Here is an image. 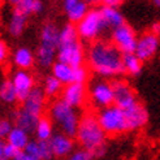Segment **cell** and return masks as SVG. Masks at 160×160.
Masks as SVG:
<instances>
[{
	"instance_id": "cell-1",
	"label": "cell",
	"mask_w": 160,
	"mask_h": 160,
	"mask_svg": "<svg viewBox=\"0 0 160 160\" xmlns=\"http://www.w3.org/2000/svg\"><path fill=\"white\" fill-rule=\"evenodd\" d=\"M122 56L124 53L112 42L97 41L90 46L87 61L95 73L108 78L125 73Z\"/></svg>"
},
{
	"instance_id": "cell-2",
	"label": "cell",
	"mask_w": 160,
	"mask_h": 160,
	"mask_svg": "<svg viewBox=\"0 0 160 160\" xmlns=\"http://www.w3.org/2000/svg\"><path fill=\"white\" fill-rule=\"evenodd\" d=\"M106 135V132L99 124L98 116H95L94 113H85L79 118L76 137L83 150L94 154L97 150L104 147Z\"/></svg>"
},
{
	"instance_id": "cell-3",
	"label": "cell",
	"mask_w": 160,
	"mask_h": 160,
	"mask_svg": "<svg viewBox=\"0 0 160 160\" xmlns=\"http://www.w3.org/2000/svg\"><path fill=\"white\" fill-rule=\"evenodd\" d=\"M50 112L51 117L60 125L64 134H67L70 138L76 137L79 125V118L73 107H70L68 103L60 99L53 103Z\"/></svg>"
},
{
	"instance_id": "cell-4",
	"label": "cell",
	"mask_w": 160,
	"mask_h": 160,
	"mask_svg": "<svg viewBox=\"0 0 160 160\" xmlns=\"http://www.w3.org/2000/svg\"><path fill=\"white\" fill-rule=\"evenodd\" d=\"M97 116L99 120V124L103 128V130L106 132V134L116 135L129 132L125 112L116 104H112L109 107L100 109Z\"/></svg>"
},
{
	"instance_id": "cell-5",
	"label": "cell",
	"mask_w": 160,
	"mask_h": 160,
	"mask_svg": "<svg viewBox=\"0 0 160 160\" xmlns=\"http://www.w3.org/2000/svg\"><path fill=\"white\" fill-rule=\"evenodd\" d=\"M104 30H107V28L103 21L100 9H90L83 20L77 23L78 35L85 41H94Z\"/></svg>"
},
{
	"instance_id": "cell-6",
	"label": "cell",
	"mask_w": 160,
	"mask_h": 160,
	"mask_svg": "<svg viewBox=\"0 0 160 160\" xmlns=\"http://www.w3.org/2000/svg\"><path fill=\"white\" fill-rule=\"evenodd\" d=\"M90 99L97 108H106L115 104V92L112 82H107L104 79H97L90 86Z\"/></svg>"
},
{
	"instance_id": "cell-7",
	"label": "cell",
	"mask_w": 160,
	"mask_h": 160,
	"mask_svg": "<svg viewBox=\"0 0 160 160\" xmlns=\"http://www.w3.org/2000/svg\"><path fill=\"white\" fill-rule=\"evenodd\" d=\"M137 42H138V38L135 35V31L129 25H126V23L112 30V43L124 55L134 53L135 48H137Z\"/></svg>"
},
{
	"instance_id": "cell-8",
	"label": "cell",
	"mask_w": 160,
	"mask_h": 160,
	"mask_svg": "<svg viewBox=\"0 0 160 160\" xmlns=\"http://www.w3.org/2000/svg\"><path fill=\"white\" fill-rule=\"evenodd\" d=\"M58 59L59 61L68 64L72 68L82 67L85 55L79 41L68 43V44H60L58 48Z\"/></svg>"
},
{
	"instance_id": "cell-9",
	"label": "cell",
	"mask_w": 160,
	"mask_h": 160,
	"mask_svg": "<svg viewBox=\"0 0 160 160\" xmlns=\"http://www.w3.org/2000/svg\"><path fill=\"white\" fill-rule=\"evenodd\" d=\"M160 47V38L158 34H154L152 31H147V33L142 34L138 38L137 48H135V55L142 60L147 61L151 60L156 55Z\"/></svg>"
},
{
	"instance_id": "cell-10",
	"label": "cell",
	"mask_w": 160,
	"mask_h": 160,
	"mask_svg": "<svg viewBox=\"0 0 160 160\" xmlns=\"http://www.w3.org/2000/svg\"><path fill=\"white\" fill-rule=\"evenodd\" d=\"M112 87H113V92H115V104L121 109L125 111L135 106L139 102L137 99V95H135L134 90L125 81L116 79V81L112 82Z\"/></svg>"
},
{
	"instance_id": "cell-11",
	"label": "cell",
	"mask_w": 160,
	"mask_h": 160,
	"mask_svg": "<svg viewBox=\"0 0 160 160\" xmlns=\"http://www.w3.org/2000/svg\"><path fill=\"white\" fill-rule=\"evenodd\" d=\"M12 82L16 87V92H17V100L18 102H25L29 97L31 90L34 89V79L33 76L28 73L26 70L20 69L16 72Z\"/></svg>"
},
{
	"instance_id": "cell-12",
	"label": "cell",
	"mask_w": 160,
	"mask_h": 160,
	"mask_svg": "<svg viewBox=\"0 0 160 160\" xmlns=\"http://www.w3.org/2000/svg\"><path fill=\"white\" fill-rule=\"evenodd\" d=\"M124 112H125V116H126L129 130H138L141 128L145 126L148 121V112L141 102H138L135 106L125 109Z\"/></svg>"
},
{
	"instance_id": "cell-13",
	"label": "cell",
	"mask_w": 160,
	"mask_h": 160,
	"mask_svg": "<svg viewBox=\"0 0 160 160\" xmlns=\"http://www.w3.org/2000/svg\"><path fill=\"white\" fill-rule=\"evenodd\" d=\"M86 86L83 83H70L62 90V100L70 107H81L86 100Z\"/></svg>"
},
{
	"instance_id": "cell-14",
	"label": "cell",
	"mask_w": 160,
	"mask_h": 160,
	"mask_svg": "<svg viewBox=\"0 0 160 160\" xmlns=\"http://www.w3.org/2000/svg\"><path fill=\"white\" fill-rule=\"evenodd\" d=\"M39 118L41 117H37L34 115H31L30 112H28L23 107L13 112V120L16 122V126L21 128V129L25 130L28 134L34 133L37 130Z\"/></svg>"
},
{
	"instance_id": "cell-15",
	"label": "cell",
	"mask_w": 160,
	"mask_h": 160,
	"mask_svg": "<svg viewBox=\"0 0 160 160\" xmlns=\"http://www.w3.org/2000/svg\"><path fill=\"white\" fill-rule=\"evenodd\" d=\"M23 108L31 115L37 117H42V112L44 108V92L39 87H34L29 94L28 99L23 102Z\"/></svg>"
},
{
	"instance_id": "cell-16",
	"label": "cell",
	"mask_w": 160,
	"mask_h": 160,
	"mask_svg": "<svg viewBox=\"0 0 160 160\" xmlns=\"http://www.w3.org/2000/svg\"><path fill=\"white\" fill-rule=\"evenodd\" d=\"M100 13H102L103 21H104L107 29L115 30V29L122 26L124 23H125L124 16L121 14V12H120L117 8L102 7V8H100Z\"/></svg>"
},
{
	"instance_id": "cell-17",
	"label": "cell",
	"mask_w": 160,
	"mask_h": 160,
	"mask_svg": "<svg viewBox=\"0 0 160 160\" xmlns=\"http://www.w3.org/2000/svg\"><path fill=\"white\" fill-rule=\"evenodd\" d=\"M51 141V145H52V150H53V154L56 156H65L68 155L72 148H73V141H72L70 137H68L67 134H55L52 135Z\"/></svg>"
},
{
	"instance_id": "cell-18",
	"label": "cell",
	"mask_w": 160,
	"mask_h": 160,
	"mask_svg": "<svg viewBox=\"0 0 160 160\" xmlns=\"http://www.w3.org/2000/svg\"><path fill=\"white\" fill-rule=\"evenodd\" d=\"M52 76L58 78L61 83L70 85L74 82V68H72L65 62L58 61L52 67Z\"/></svg>"
},
{
	"instance_id": "cell-19",
	"label": "cell",
	"mask_w": 160,
	"mask_h": 160,
	"mask_svg": "<svg viewBox=\"0 0 160 160\" xmlns=\"http://www.w3.org/2000/svg\"><path fill=\"white\" fill-rule=\"evenodd\" d=\"M59 41H60V31L58 30L53 23H46L41 31V44L51 46L55 48H59Z\"/></svg>"
},
{
	"instance_id": "cell-20",
	"label": "cell",
	"mask_w": 160,
	"mask_h": 160,
	"mask_svg": "<svg viewBox=\"0 0 160 160\" xmlns=\"http://www.w3.org/2000/svg\"><path fill=\"white\" fill-rule=\"evenodd\" d=\"M56 50H58V48L51 47V46H46V44L39 46L38 53H37V60H38L39 65L43 67V68H48V67L53 65Z\"/></svg>"
},
{
	"instance_id": "cell-21",
	"label": "cell",
	"mask_w": 160,
	"mask_h": 160,
	"mask_svg": "<svg viewBox=\"0 0 160 160\" xmlns=\"http://www.w3.org/2000/svg\"><path fill=\"white\" fill-rule=\"evenodd\" d=\"M122 61L125 73H129L130 76H138L142 72L143 61L135 53H125L122 56Z\"/></svg>"
},
{
	"instance_id": "cell-22",
	"label": "cell",
	"mask_w": 160,
	"mask_h": 160,
	"mask_svg": "<svg viewBox=\"0 0 160 160\" xmlns=\"http://www.w3.org/2000/svg\"><path fill=\"white\" fill-rule=\"evenodd\" d=\"M7 139H8V143H11V145H13L18 150H25L28 143L30 142L29 134L25 130H22L21 128H17V126L13 128L12 132L9 133V135L7 137Z\"/></svg>"
},
{
	"instance_id": "cell-23",
	"label": "cell",
	"mask_w": 160,
	"mask_h": 160,
	"mask_svg": "<svg viewBox=\"0 0 160 160\" xmlns=\"http://www.w3.org/2000/svg\"><path fill=\"white\" fill-rule=\"evenodd\" d=\"M26 16L22 14L17 11H13L12 13V17H11V21H9V26H8V30L12 37H20L22 34L23 29H25V25H26Z\"/></svg>"
},
{
	"instance_id": "cell-24",
	"label": "cell",
	"mask_w": 160,
	"mask_h": 160,
	"mask_svg": "<svg viewBox=\"0 0 160 160\" xmlns=\"http://www.w3.org/2000/svg\"><path fill=\"white\" fill-rule=\"evenodd\" d=\"M13 60H14V64L18 68L25 70V69H28V68H30L31 65H33L34 56H33V53H31L30 50L25 48V47H21V48H18L14 52Z\"/></svg>"
},
{
	"instance_id": "cell-25",
	"label": "cell",
	"mask_w": 160,
	"mask_h": 160,
	"mask_svg": "<svg viewBox=\"0 0 160 160\" xmlns=\"http://www.w3.org/2000/svg\"><path fill=\"white\" fill-rule=\"evenodd\" d=\"M89 11H90V9H89V4H87L85 0H83V2L77 3L74 7H72L68 11L69 21H70L72 23H78V22H81Z\"/></svg>"
},
{
	"instance_id": "cell-26",
	"label": "cell",
	"mask_w": 160,
	"mask_h": 160,
	"mask_svg": "<svg viewBox=\"0 0 160 160\" xmlns=\"http://www.w3.org/2000/svg\"><path fill=\"white\" fill-rule=\"evenodd\" d=\"M0 100L4 103H14L17 100V92H16V87L11 79L0 83Z\"/></svg>"
},
{
	"instance_id": "cell-27",
	"label": "cell",
	"mask_w": 160,
	"mask_h": 160,
	"mask_svg": "<svg viewBox=\"0 0 160 160\" xmlns=\"http://www.w3.org/2000/svg\"><path fill=\"white\" fill-rule=\"evenodd\" d=\"M37 137L38 141H44V139H51V134H52V124L51 120L46 116H42L39 118V122L37 126Z\"/></svg>"
},
{
	"instance_id": "cell-28",
	"label": "cell",
	"mask_w": 160,
	"mask_h": 160,
	"mask_svg": "<svg viewBox=\"0 0 160 160\" xmlns=\"http://www.w3.org/2000/svg\"><path fill=\"white\" fill-rule=\"evenodd\" d=\"M78 31H77V26H74L73 23H68L61 30H60V41H59V46L60 44H68V43H73L78 41Z\"/></svg>"
},
{
	"instance_id": "cell-29",
	"label": "cell",
	"mask_w": 160,
	"mask_h": 160,
	"mask_svg": "<svg viewBox=\"0 0 160 160\" xmlns=\"http://www.w3.org/2000/svg\"><path fill=\"white\" fill-rule=\"evenodd\" d=\"M62 83L59 81L56 77L50 76L46 78V82H44V92L48 95V97H55L56 94H59L61 91V86Z\"/></svg>"
},
{
	"instance_id": "cell-30",
	"label": "cell",
	"mask_w": 160,
	"mask_h": 160,
	"mask_svg": "<svg viewBox=\"0 0 160 160\" xmlns=\"http://www.w3.org/2000/svg\"><path fill=\"white\" fill-rule=\"evenodd\" d=\"M39 145V152H41V160H50L52 159L53 150H52V145L50 139H44V141H38Z\"/></svg>"
},
{
	"instance_id": "cell-31",
	"label": "cell",
	"mask_w": 160,
	"mask_h": 160,
	"mask_svg": "<svg viewBox=\"0 0 160 160\" xmlns=\"http://www.w3.org/2000/svg\"><path fill=\"white\" fill-rule=\"evenodd\" d=\"M34 3H35V0H22L17 7H14V9L22 14H25L28 17L31 12L34 13Z\"/></svg>"
},
{
	"instance_id": "cell-32",
	"label": "cell",
	"mask_w": 160,
	"mask_h": 160,
	"mask_svg": "<svg viewBox=\"0 0 160 160\" xmlns=\"http://www.w3.org/2000/svg\"><path fill=\"white\" fill-rule=\"evenodd\" d=\"M87 76H89V72H87V69L83 65L74 68V82L73 83H83L85 85Z\"/></svg>"
},
{
	"instance_id": "cell-33",
	"label": "cell",
	"mask_w": 160,
	"mask_h": 160,
	"mask_svg": "<svg viewBox=\"0 0 160 160\" xmlns=\"http://www.w3.org/2000/svg\"><path fill=\"white\" fill-rule=\"evenodd\" d=\"M92 158H94V155L90 151L79 150V151H76V152L72 154L68 160H92Z\"/></svg>"
},
{
	"instance_id": "cell-34",
	"label": "cell",
	"mask_w": 160,
	"mask_h": 160,
	"mask_svg": "<svg viewBox=\"0 0 160 160\" xmlns=\"http://www.w3.org/2000/svg\"><path fill=\"white\" fill-rule=\"evenodd\" d=\"M23 151H25L28 155L37 156V158L41 159V152H39V145H38V142H35V141L29 142L28 146L25 147V150H23Z\"/></svg>"
},
{
	"instance_id": "cell-35",
	"label": "cell",
	"mask_w": 160,
	"mask_h": 160,
	"mask_svg": "<svg viewBox=\"0 0 160 160\" xmlns=\"http://www.w3.org/2000/svg\"><path fill=\"white\" fill-rule=\"evenodd\" d=\"M12 124L8 120H0V138L8 137L9 133L12 132Z\"/></svg>"
},
{
	"instance_id": "cell-36",
	"label": "cell",
	"mask_w": 160,
	"mask_h": 160,
	"mask_svg": "<svg viewBox=\"0 0 160 160\" xmlns=\"http://www.w3.org/2000/svg\"><path fill=\"white\" fill-rule=\"evenodd\" d=\"M18 148H16L13 145H11V143H5V147H4V156L7 158V159H12L13 160V158L18 154Z\"/></svg>"
},
{
	"instance_id": "cell-37",
	"label": "cell",
	"mask_w": 160,
	"mask_h": 160,
	"mask_svg": "<svg viewBox=\"0 0 160 160\" xmlns=\"http://www.w3.org/2000/svg\"><path fill=\"white\" fill-rule=\"evenodd\" d=\"M100 3L103 7H108V8H117L120 4L122 3V0H100Z\"/></svg>"
},
{
	"instance_id": "cell-38",
	"label": "cell",
	"mask_w": 160,
	"mask_h": 160,
	"mask_svg": "<svg viewBox=\"0 0 160 160\" xmlns=\"http://www.w3.org/2000/svg\"><path fill=\"white\" fill-rule=\"evenodd\" d=\"M7 56H8V47L3 41H0V62H3L7 59Z\"/></svg>"
},
{
	"instance_id": "cell-39",
	"label": "cell",
	"mask_w": 160,
	"mask_h": 160,
	"mask_svg": "<svg viewBox=\"0 0 160 160\" xmlns=\"http://www.w3.org/2000/svg\"><path fill=\"white\" fill-rule=\"evenodd\" d=\"M79 2H82V0H64V8H65V11L68 12L72 7H74Z\"/></svg>"
},
{
	"instance_id": "cell-40",
	"label": "cell",
	"mask_w": 160,
	"mask_h": 160,
	"mask_svg": "<svg viewBox=\"0 0 160 160\" xmlns=\"http://www.w3.org/2000/svg\"><path fill=\"white\" fill-rule=\"evenodd\" d=\"M43 9V4L41 0H35V3H34V13H39V12H42Z\"/></svg>"
},
{
	"instance_id": "cell-41",
	"label": "cell",
	"mask_w": 160,
	"mask_h": 160,
	"mask_svg": "<svg viewBox=\"0 0 160 160\" xmlns=\"http://www.w3.org/2000/svg\"><path fill=\"white\" fill-rule=\"evenodd\" d=\"M13 160H26V152L23 150H20L18 154L13 158Z\"/></svg>"
},
{
	"instance_id": "cell-42",
	"label": "cell",
	"mask_w": 160,
	"mask_h": 160,
	"mask_svg": "<svg viewBox=\"0 0 160 160\" xmlns=\"http://www.w3.org/2000/svg\"><path fill=\"white\" fill-rule=\"evenodd\" d=\"M151 31H152L154 34H160V22H155L154 25H152V28H151Z\"/></svg>"
},
{
	"instance_id": "cell-43",
	"label": "cell",
	"mask_w": 160,
	"mask_h": 160,
	"mask_svg": "<svg viewBox=\"0 0 160 160\" xmlns=\"http://www.w3.org/2000/svg\"><path fill=\"white\" fill-rule=\"evenodd\" d=\"M4 147H5V143L0 139V159H3V158H5L4 156Z\"/></svg>"
},
{
	"instance_id": "cell-44",
	"label": "cell",
	"mask_w": 160,
	"mask_h": 160,
	"mask_svg": "<svg viewBox=\"0 0 160 160\" xmlns=\"http://www.w3.org/2000/svg\"><path fill=\"white\" fill-rule=\"evenodd\" d=\"M21 2H22V0H8V3L12 4V5H14V7H17Z\"/></svg>"
},
{
	"instance_id": "cell-45",
	"label": "cell",
	"mask_w": 160,
	"mask_h": 160,
	"mask_svg": "<svg viewBox=\"0 0 160 160\" xmlns=\"http://www.w3.org/2000/svg\"><path fill=\"white\" fill-rule=\"evenodd\" d=\"M151 3H152L156 8H159V9H160V0H151Z\"/></svg>"
},
{
	"instance_id": "cell-46",
	"label": "cell",
	"mask_w": 160,
	"mask_h": 160,
	"mask_svg": "<svg viewBox=\"0 0 160 160\" xmlns=\"http://www.w3.org/2000/svg\"><path fill=\"white\" fill-rule=\"evenodd\" d=\"M85 2H86L87 4H97V3L100 2V0H85Z\"/></svg>"
},
{
	"instance_id": "cell-47",
	"label": "cell",
	"mask_w": 160,
	"mask_h": 160,
	"mask_svg": "<svg viewBox=\"0 0 160 160\" xmlns=\"http://www.w3.org/2000/svg\"><path fill=\"white\" fill-rule=\"evenodd\" d=\"M122 2H124V0H122Z\"/></svg>"
}]
</instances>
